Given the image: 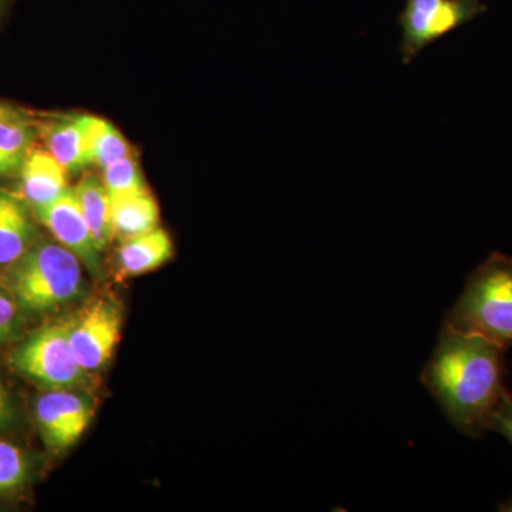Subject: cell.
<instances>
[{
  "label": "cell",
  "mask_w": 512,
  "mask_h": 512,
  "mask_svg": "<svg viewBox=\"0 0 512 512\" xmlns=\"http://www.w3.org/2000/svg\"><path fill=\"white\" fill-rule=\"evenodd\" d=\"M490 430L497 431L512 444V394L507 392L491 419Z\"/></svg>",
  "instance_id": "obj_19"
},
{
  "label": "cell",
  "mask_w": 512,
  "mask_h": 512,
  "mask_svg": "<svg viewBox=\"0 0 512 512\" xmlns=\"http://www.w3.org/2000/svg\"><path fill=\"white\" fill-rule=\"evenodd\" d=\"M114 237L128 239L158 228L160 210L150 190L110 198Z\"/></svg>",
  "instance_id": "obj_13"
},
{
  "label": "cell",
  "mask_w": 512,
  "mask_h": 512,
  "mask_svg": "<svg viewBox=\"0 0 512 512\" xmlns=\"http://www.w3.org/2000/svg\"><path fill=\"white\" fill-rule=\"evenodd\" d=\"M82 262L59 242H36L9 266L8 284L13 299L23 309L46 312L79 295Z\"/></svg>",
  "instance_id": "obj_3"
},
{
  "label": "cell",
  "mask_w": 512,
  "mask_h": 512,
  "mask_svg": "<svg viewBox=\"0 0 512 512\" xmlns=\"http://www.w3.org/2000/svg\"><path fill=\"white\" fill-rule=\"evenodd\" d=\"M93 414L92 402L69 390H53L36 402L37 426L52 450L72 447L89 427Z\"/></svg>",
  "instance_id": "obj_7"
},
{
  "label": "cell",
  "mask_w": 512,
  "mask_h": 512,
  "mask_svg": "<svg viewBox=\"0 0 512 512\" xmlns=\"http://www.w3.org/2000/svg\"><path fill=\"white\" fill-rule=\"evenodd\" d=\"M13 0H0V23L8 16Z\"/></svg>",
  "instance_id": "obj_23"
},
{
  "label": "cell",
  "mask_w": 512,
  "mask_h": 512,
  "mask_svg": "<svg viewBox=\"0 0 512 512\" xmlns=\"http://www.w3.org/2000/svg\"><path fill=\"white\" fill-rule=\"evenodd\" d=\"M10 362L16 372L52 390L72 389L87 376L70 343V320L37 330L12 353Z\"/></svg>",
  "instance_id": "obj_4"
},
{
  "label": "cell",
  "mask_w": 512,
  "mask_h": 512,
  "mask_svg": "<svg viewBox=\"0 0 512 512\" xmlns=\"http://www.w3.org/2000/svg\"><path fill=\"white\" fill-rule=\"evenodd\" d=\"M37 126L45 147L67 173H80L92 165L87 143V114L47 117L37 121Z\"/></svg>",
  "instance_id": "obj_9"
},
{
  "label": "cell",
  "mask_w": 512,
  "mask_h": 512,
  "mask_svg": "<svg viewBox=\"0 0 512 512\" xmlns=\"http://www.w3.org/2000/svg\"><path fill=\"white\" fill-rule=\"evenodd\" d=\"M123 312L113 298H101L70 320V343L77 362L89 372L103 369L119 343Z\"/></svg>",
  "instance_id": "obj_6"
},
{
  "label": "cell",
  "mask_w": 512,
  "mask_h": 512,
  "mask_svg": "<svg viewBox=\"0 0 512 512\" xmlns=\"http://www.w3.org/2000/svg\"><path fill=\"white\" fill-rule=\"evenodd\" d=\"M80 207H82L84 218L97 248L101 252L109 247L114 237L113 221H111V201L109 192L104 187L103 180L96 174L83 175L80 183L74 188Z\"/></svg>",
  "instance_id": "obj_14"
},
{
  "label": "cell",
  "mask_w": 512,
  "mask_h": 512,
  "mask_svg": "<svg viewBox=\"0 0 512 512\" xmlns=\"http://www.w3.org/2000/svg\"><path fill=\"white\" fill-rule=\"evenodd\" d=\"M87 143L90 163L100 170L134 154L126 137L109 121L96 116H87Z\"/></svg>",
  "instance_id": "obj_16"
},
{
  "label": "cell",
  "mask_w": 512,
  "mask_h": 512,
  "mask_svg": "<svg viewBox=\"0 0 512 512\" xmlns=\"http://www.w3.org/2000/svg\"><path fill=\"white\" fill-rule=\"evenodd\" d=\"M35 215L56 241L73 252L93 274L99 271L101 251L87 225L74 188H67L55 201L35 210Z\"/></svg>",
  "instance_id": "obj_8"
},
{
  "label": "cell",
  "mask_w": 512,
  "mask_h": 512,
  "mask_svg": "<svg viewBox=\"0 0 512 512\" xmlns=\"http://www.w3.org/2000/svg\"><path fill=\"white\" fill-rule=\"evenodd\" d=\"M504 352L483 336L443 325L421 373V382L454 429L473 439L490 431L495 409L508 392Z\"/></svg>",
  "instance_id": "obj_1"
},
{
  "label": "cell",
  "mask_w": 512,
  "mask_h": 512,
  "mask_svg": "<svg viewBox=\"0 0 512 512\" xmlns=\"http://www.w3.org/2000/svg\"><path fill=\"white\" fill-rule=\"evenodd\" d=\"M37 231L23 198L0 190V266H10L36 244Z\"/></svg>",
  "instance_id": "obj_11"
},
{
  "label": "cell",
  "mask_w": 512,
  "mask_h": 512,
  "mask_svg": "<svg viewBox=\"0 0 512 512\" xmlns=\"http://www.w3.org/2000/svg\"><path fill=\"white\" fill-rule=\"evenodd\" d=\"M174 248L164 229L124 239L119 249L120 278H133L156 271L170 261Z\"/></svg>",
  "instance_id": "obj_12"
},
{
  "label": "cell",
  "mask_w": 512,
  "mask_h": 512,
  "mask_svg": "<svg viewBox=\"0 0 512 512\" xmlns=\"http://www.w3.org/2000/svg\"><path fill=\"white\" fill-rule=\"evenodd\" d=\"M16 318H18V305L15 299L0 292V342L12 333Z\"/></svg>",
  "instance_id": "obj_20"
},
{
  "label": "cell",
  "mask_w": 512,
  "mask_h": 512,
  "mask_svg": "<svg viewBox=\"0 0 512 512\" xmlns=\"http://www.w3.org/2000/svg\"><path fill=\"white\" fill-rule=\"evenodd\" d=\"M37 137L39 126L29 113L0 120V177L19 173Z\"/></svg>",
  "instance_id": "obj_15"
},
{
  "label": "cell",
  "mask_w": 512,
  "mask_h": 512,
  "mask_svg": "<svg viewBox=\"0 0 512 512\" xmlns=\"http://www.w3.org/2000/svg\"><path fill=\"white\" fill-rule=\"evenodd\" d=\"M28 457L15 444L0 441V493L18 490L28 481Z\"/></svg>",
  "instance_id": "obj_18"
},
{
  "label": "cell",
  "mask_w": 512,
  "mask_h": 512,
  "mask_svg": "<svg viewBox=\"0 0 512 512\" xmlns=\"http://www.w3.org/2000/svg\"><path fill=\"white\" fill-rule=\"evenodd\" d=\"M25 113L26 111L19 109V107L0 101V120L12 119V117L22 116Z\"/></svg>",
  "instance_id": "obj_22"
},
{
  "label": "cell",
  "mask_w": 512,
  "mask_h": 512,
  "mask_svg": "<svg viewBox=\"0 0 512 512\" xmlns=\"http://www.w3.org/2000/svg\"><path fill=\"white\" fill-rule=\"evenodd\" d=\"M498 510L503 512H512V495L507 501H504V503L500 505Z\"/></svg>",
  "instance_id": "obj_24"
},
{
  "label": "cell",
  "mask_w": 512,
  "mask_h": 512,
  "mask_svg": "<svg viewBox=\"0 0 512 512\" xmlns=\"http://www.w3.org/2000/svg\"><path fill=\"white\" fill-rule=\"evenodd\" d=\"M101 180L110 198L148 190L143 171L134 154L104 167L101 170Z\"/></svg>",
  "instance_id": "obj_17"
},
{
  "label": "cell",
  "mask_w": 512,
  "mask_h": 512,
  "mask_svg": "<svg viewBox=\"0 0 512 512\" xmlns=\"http://www.w3.org/2000/svg\"><path fill=\"white\" fill-rule=\"evenodd\" d=\"M443 325L512 346V256L493 252L468 276Z\"/></svg>",
  "instance_id": "obj_2"
},
{
  "label": "cell",
  "mask_w": 512,
  "mask_h": 512,
  "mask_svg": "<svg viewBox=\"0 0 512 512\" xmlns=\"http://www.w3.org/2000/svg\"><path fill=\"white\" fill-rule=\"evenodd\" d=\"M15 420V404L9 390L0 382V430L8 429Z\"/></svg>",
  "instance_id": "obj_21"
},
{
  "label": "cell",
  "mask_w": 512,
  "mask_h": 512,
  "mask_svg": "<svg viewBox=\"0 0 512 512\" xmlns=\"http://www.w3.org/2000/svg\"><path fill=\"white\" fill-rule=\"evenodd\" d=\"M20 191L32 210L46 207L67 190V170L46 147L35 144L19 170Z\"/></svg>",
  "instance_id": "obj_10"
},
{
  "label": "cell",
  "mask_w": 512,
  "mask_h": 512,
  "mask_svg": "<svg viewBox=\"0 0 512 512\" xmlns=\"http://www.w3.org/2000/svg\"><path fill=\"white\" fill-rule=\"evenodd\" d=\"M481 0H404L397 16L402 29L399 53L403 64L413 60L437 40L487 12Z\"/></svg>",
  "instance_id": "obj_5"
}]
</instances>
